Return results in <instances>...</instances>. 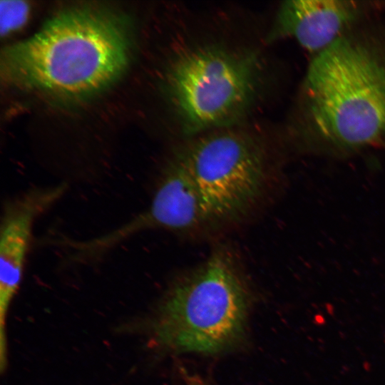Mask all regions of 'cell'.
<instances>
[{"label":"cell","mask_w":385,"mask_h":385,"mask_svg":"<svg viewBox=\"0 0 385 385\" xmlns=\"http://www.w3.org/2000/svg\"><path fill=\"white\" fill-rule=\"evenodd\" d=\"M67 184L29 189L6 201L0 227V344H6V320L23 278L35 221L66 192Z\"/></svg>","instance_id":"ba28073f"},{"label":"cell","mask_w":385,"mask_h":385,"mask_svg":"<svg viewBox=\"0 0 385 385\" xmlns=\"http://www.w3.org/2000/svg\"><path fill=\"white\" fill-rule=\"evenodd\" d=\"M173 155L192 178L215 220L240 215L262 191L265 153L247 132L234 127L195 135Z\"/></svg>","instance_id":"5b68a950"},{"label":"cell","mask_w":385,"mask_h":385,"mask_svg":"<svg viewBox=\"0 0 385 385\" xmlns=\"http://www.w3.org/2000/svg\"><path fill=\"white\" fill-rule=\"evenodd\" d=\"M29 6L22 1H1L0 3L1 34L6 35L21 28L26 21Z\"/></svg>","instance_id":"9c48e42d"},{"label":"cell","mask_w":385,"mask_h":385,"mask_svg":"<svg viewBox=\"0 0 385 385\" xmlns=\"http://www.w3.org/2000/svg\"><path fill=\"white\" fill-rule=\"evenodd\" d=\"M297 121L316 153L344 156L385 141V25L363 24L314 56Z\"/></svg>","instance_id":"6da1fadb"},{"label":"cell","mask_w":385,"mask_h":385,"mask_svg":"<svg viewBox=\"0 0 385 385\" xmlns=\"http://www.w3.org/2000/svg\"><path fill=\"white\" fill-rule=\"evenodd\" d=\"M250 305L244 275L232 256L220 249L173 282L147 326L160 348L215 354L244 337Z\"/></svg>","instance_id":"3957f363"},{"label":"cell","mask_w":385,"mask_h":385,"mask_svg":"<svg viewBox=\"0 0 385 385\" xmlns=\"http://www.w3.org/2000/svg\"><path fill=\"white\" fill-rule=\"evenodd\" d=\"M214 220L192 178L173 155L163 170L146 210L107 233L91 239L71 240L70 248L75 260L87 262L145 230L189 231Z\"/></svg>","instance_id":"8992f818"},{"label":"cell","mask_w":385,"mask_h":385,"mask_svg":"<svg viewBox=\"0 0 385 385\" xmlns=\"http://www.w3.org/2000/svg\"><path fill=\"white\" fill-rule=\"evenodd\" d=\"M125 29L113 16L89 9L58 14L1 58L9 81L47 93L81 98L117 80L128 61Z\"/></svg>","instance_id":"7a4b0ae2"},{"label":"cell","mask_w":385,"mask_h":385,"mask_svg":"<svg viewBox=\"0 0 385 385\" xmlns=\"http://www.w3.org/2000/svg\"><path fill=\"white\" fill-rule=\"evenodd\" d=\"M385 9V1L289 0L279 6L267 41L292 38L315 55Z\"/></svg>","instance_id":"52a82bcc"},{"label":"cell","mask_w":385,"mask_h":385,"mask_svg":"<svg viewBox=\"0 0 385 385\" xmlns=\"http://www.w3.org/2000/svg\"><path fill=\"white\" fill-rule=\"evenodd\" d=\"M257 52L218 43L178 48L163 86L182 132L189 138L234 128L250 111L262 82Z\"/></svg>","instance_id":"277c9868"}]
</instances>
